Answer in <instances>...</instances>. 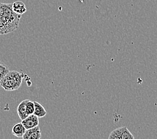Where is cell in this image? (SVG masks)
<instances>
[{
    "instance_id": "6da1fadb",
    "label": "cell",
    "mask_w": 157,
    "mask_h": 139,
    "mask_svg": "<svg viewBox=\"0 0 157 139\" xmlns=\"http://www.w3.org/2000/svg\"><path fill=\"white\" fill-rule=\"evenodd\" d=\"M21 15L15 13L12 3H0V35L7 34L17 29Z\"/></svg>"
},
{
    "instance_id": "7a4b0ae2",
    "label": "cell",
    "mask_w": 157,
    "mask_h": 139,
    "mask_svg": "<svg viewBox=\"0 0 157 139\" xmlns=\"http://www.w3.org/2000/svg\"><path fill=\"white\" fill-rule=\"evenodd\" d=\"M22 83L21 74L17 71H10L0 80V86L6 91H13L19 89Z\"/></svg>"
},
{
    "instance_id": "3957f363",
    "label": "cell",
    "mask_w": 157,
    "mask_h": 139,
    "mask_svg": "<svg viewBox=\"0 0 157 139\" xmlns=\"http://www.w3.org/2000/svg\"><path fill=\"white\" fill-rule=\"evenodd\" d=\"M108 138L110 139H133L134 138L132 134L130 132L127 127H120L112 132Z\"/></svg>"
},
{
    "instance_id": "277c9868",
    "label": "cell",
    "mask_w": 157,
    "mask_h": 139,
    "mask_svg": "<svg viewBox=\"0 0 157 139\" xmlns=\"http://www.w3.org/2000/svg\"><path fill=\"white\" fill-rule=\"evenodd\" d=\"M39 118L34 114L29 115L27 118L22 120L21 123L24 126L25 129H29L39 125Z\"/></svg>"
},
{
    "instance_id": "5b68a950",
    "label": "cell",
    "mask_w": 157,
    "mask_h": 139,
    "mask_svg": "<svg viewBox=\"0 0 157 139\" xmlns=\"http://www.w3.org/2000/svg\"><path fill=\"white\" fill-rule=\"evenodd\" d=\"M42 137V134L39 126H35L32 129H27L22 138L24 139H40Z\"/></svg>"
},
{
    "instance_id": "8992f818",
    "label": "cell",
    "mask_w": 157,
    "mask_h": 139,
    "mask_svg": "<svg viewBox=\"0 0 157 139\" xmlns=\"http://www.w3.org/2000/svg\"><path fill=\"white\" fill-rule=\"evenodd\" d=\"M28 100H24L22 101L20 104L18 105V106L17 108V114L19 115L20 118L21 120H24L25 118H27L29 116L27 110H26V103H27Z\"/></svg>"
},
{
    "instance_id": "52a82bcc",
    "label": "cell",
    "mask_w": 157,
    "mask_h": 139,
    "mask_svg": "<svg viewBox=\"0 0 157 139\" xmlns=\"http://www.w3.org/2000/svg\"><path fill=\"white\" fill-rule=\"evenodd\" d=\"M12 10L15 13L21 15V16L27 11V8H26L25 5L24 4V3L22 2L21 1H17L13 3Z\"/></svg>"
},
{
    "instance_id": "ba28073f",
    "label": "cell",
    "mask_w": 157,
    "mask_h": 139,
    "mask_svg": "<svg viewBox=\"0 0 157 139\" xmlns=\"http://www.w3.org/2000/svg\"><path fill=\"white\" fill-rule=\"evenodd\" d=\"M25 128L21 122L15 125L12 128V134L18 138H22L25 133Z\"/></svg>"
},
{
    "instance_id": "9c48e42d",
    "label": "cell",
    "mask_w": 157,
    "mask_h": 139,
    "mask_svg": "<svg viewBox=\"0 0 157 139\" xmlns=\"http://www.w3.org/2000/svg\"><path fill=\"white\" fill-rule=\"evenodd\" d=\"M34 105H35V110L33 114L38 116V118H42L44 117L47 114V112L46 109L42 106V104L39 102L34 101Z\"/></svg>"
},
{
    "instance_id": "30bf717a",
    "label": "cell",
    "mask_w": 157,
    "mask_h": 139,
    "mask_svg": "<svg viewBox=\"0 0 157 139\" xmlns=\"http://www.w3.org/2000/svg\"><path fill=\"white\" fill-rule=\"evenodd\" d=\"M10 72V70L4 63L0 62V80Z\"/></svg>"
},
{
    "instance_id": "8fae6325",
    "label": "cell",
    "mask_w": 157,
    "mask_h": 139,
    "mask_svg": "<svg viewBox=\"0 0 157 139\" xmlns=\"http://www.w3.org/2000/svg\"><path fill=\"white\" fill-rule=\"evenodd\" d=\"M34 110H35L34 102H32V101L28 100L27 103H26V110H27L28 115L33 114V112H34Z\"/></svg>"
}]
</instances>
